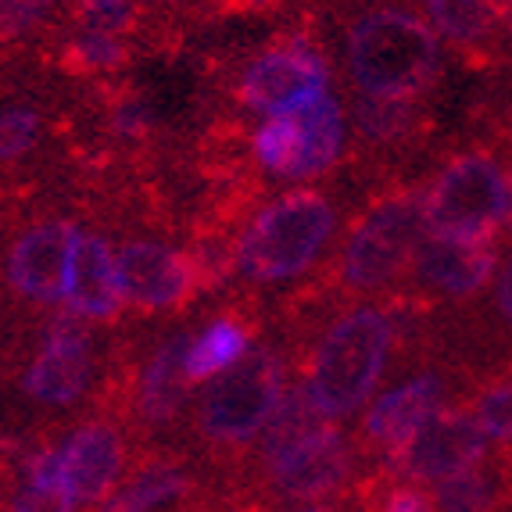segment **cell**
I'll use <instances>...</instances> for the list:
<instances>
[{
	"label": "cell",
	"instance_id": "1f68e13d",
	"mask_svg": "<svg viewBox=\"0 0 512 512\" xmlns=\"http://www.w3.org/2000/svg\"><path fill=\"white\" fill-rule=\"evenodd\" d=\"M51 15V0H0V43L36 33Z\"/></svg>",
	"mask_w": 512,
	"mask_h": 512
},
{
	"label": "cell",
	"instance_id": "d4e9b609",
	"mask_svg": "<svg viewBox=\"0 0 512 512\" xmlns=\"http://www.w3.org/2000/svg\"><path fill=\"white\" fill-rule=\"evenodd\" d=\"M61 69L72 76H94V72H115L129 61V47L119 36L108 33H79L58 51Z\"/></svg>",
	"mask_w": 512,
	"mask_h": 512
},
{
	"label": "cell",
	"instance_id": "e575fe53",
	"mask_svg": "<svg viewBox=\"0 0 512 512\" xmlns=\"http://www.w3.org/2000/svg\"><path fill=\"white\" fill-rule=\"evenodd\" d=\"M509 65H512V26H509Z\"/></svg>",
	"mask_w": 512,
	"mask_h": 512
},
{
	"label": "cell",
	"instance_id": "484cf974",
	"mask_svg": "<svg viewBox=\"0 0 512 512\" xmlns=\"http://www.w3.org/2000/svg\"><path fill=\"white\" fill-rule=\"evenodd\" d=\"M495 491H498V480L487 470H480V466H473V470L441 480V487H437V509L441 512H484L487 505L495 502Z\"/></svg>",
	"mask_w": 512,
	"mask_h": 512
},
{
	"label": "cell",
	"instance_id": "836d02e7",
	"mask_svg": "<svg viewBox=\"0 0 512 512\" xmlns=\"http://www.w3.org/2000/svg\"><path fill=\"white\" fill-rule=\"evenodd\" d=\"M380 512H434V505H430V498L423 495V491H416V487H394Z\"/></svg>",
	"mask_w": 512,
	"mask_h": 512
},
{
	"label": "cell",
	"instance_id": "603a6c76",
	"mask_svg": "<svg viewBox=\"0 0 512 512\" xmlns=\"http://www.w3.org/2000/svg\"><path fill=\"white\" fill-rule=\"evenodd\" d=\"M298 119L294 115H269L262 126L251 133V158L265 176H280V180H294L298 169Z\"/></svg>",
	"mask_w": 512,
	"mask_h": 512
},
{
	"label": "cell",
	"instance_id": "ba28073f",
	"mask_svg": "<svg viewBox=\"0 0 512 512\" xmlns=\"http://www.w3.org/2000/svg\"><path fill=\"white\" fill-rule=\"evenodd\" d=\"M498 240H459L427 233L409 269V294L427 305H470L498 273Z\"/></svg>",
	"mask_w": 512,
	"mask_h": 512
},
{
	"label": "cell",
	"instance_id": "4dcf8cb0",
	"mask_svg": "<svg viewBox=\"0 0 512 512\" xmlns=\"http://www.w3.org/2000/svg\"><path fill=\"white\" fill-rule=\"evenodd\" d=\"M466 312H480V323L491 326L495 333L509 337L512 341V251L505 258V265L491 280V291H487L484 301H470Z\"/></svg>",
	"mask_w": 512,
	"mask_h": 512
},
{
	"label": "cell",
	"instance_id": "4316f807",
	"mask_svg": "<svg viewBox=\"0 0 512 512\" xmlns=\"http://www.w3.org/2000/svg\"><path fill=\"white\" fill-rule=\"evenodd\" d=\"M104 111H108V129L119 140H126V144H144V140H151L154 129H158L154 108L144 97L129 94V90H119L115 97H108Z\"/></svg>",
	"mask_w": 512,
	"mask_h": 512
},
{
	"label": "cell",
	"instance_id": "f546056e",
	"mask_svg": "<svg viewBox=\"0 0 512 512\" xmlns=\"http://www.w3.org/2000/svg\"><path fill=\"white\" fill-rule=\"evenodd\" d=\"M137 18V0H76V26H83V33L119 36L137 26Z\"/></svg>",
	"mask_w": 512,
	"mask_h": 512
},
{
	"label": "cell",
	"instance_id": "7402d4cb",
	"mask_svg": "<svg viewBox=\"0 0 512 512\" xmlns=\"http://www.w3.org/2000/svg\"><path fill=\"white\" fill-rule=\"evenodd\" d=\"M323 427H330V419L319 412V405L312 402V394H308V384L301 380L291 391H283L280 405H276V412L269 416V423H265V434H262L265 462L283 452H291L294 444L319 434Z\"/></svg>",
	"mask_w": 512,
	"mask_h": 512
},
{
	"label": "cell",
	"instance_id": "7c38bea8",
	"mask_svg": "<svg viewBox=\"0 0 512 512\" xmlns=\"http://www.w3.org/2000/svg\"><path fill=\"white\" fill-rule=\"evenodd\" d=\"M76 222L65 215L33 222L29 230L18 233L8 251V283L18 298L36 305H58L65 298V273L76 248Z\"/></svg>",
	"mask_w": 512,
	"mask_h": 512
},
{
	"label": "cell",
	"instance_id": "d6986e66",
	"mask_svg": "<svg viewBox=\"0 0 512 512\" xmlns=\"http://www.w3.org/2000/svg\"><path fill=\"white\" fill-rule=\"evenodd\" d=\"M187 333H169L158 348L147 355L140 366L137 380V412L144 423L162 427L187 402V373H183V348H187Z\"/></svg>",
	"mask_w": 512,
	"mask_h": 512
},
{
	"label": "cell",
	"instance_id": "83f0119b",
	"mask_svg": "<svg viewBox=\"0 0 512 512\" xmlns=\"http://www.w3.org/2000/svg\"><path fill=\"white\" fill-rule=\"evenodd\" d=\"M477 423L484 427L487 441L512 444V369L495 376L477 398Z\"/></svg>",
	"mask_w": 512,
	"mask_h": 512
},
{
	"label": "cell",
	"instance_id": "4fadbf2b",
	"mask_svg": "<svg viewBox=\"0 0 512 512\" xmlns=\"http://www.w3.org/2000/svg\"><path fill=\"white\" fill-rule=\"evenodd\" d=\"M276 491L287 498H319L344 484L351 470V444L341 430L323 427L319 434L294 444L291 452L265 462Z\"/></svg>",
	"mask_w": 512,
	"mask_h": 512
},
{
	"label": "cell",
	"instance_id": "44dd1931",
	"mask_svg": "<svg viewBox=\"0 0 512 512\" xmlns=\"http://www.w3.org/2000/svg\"><path fill=\"white\" fill-rule=\"evenodd\" d=\"M301 133L298 147V169L294 180H316L326 176L333 165L341 162L344 144H348V126H344V108L333 94L319 97L316 104L294 111Z\"/></svg>",
	"mask_w": 512,
	"mask_h": 512
},
{
	"label": "cell",
	"instance_id": "ac0fdd59",
	"mask_svg": "<svg viewBox=\"0 0 512 512\" xmlns=\"http://www.w3.org/2000/svg\"><path fill=\"white\" fill-rule=\"evenodd\" d=\"M444 402V380L437 373H419L405 384L391 387L373 402L366 412V437L373 444H384L387 452L405 444L430 416L441 412Z\"/></svg>",
	"mask_w": 512,
	"mask_h": 512
},
{
	"label": "cell",
	"instance_id": "cb8c5ba5",
	"mask_svg": "<svg viewBox=\"0 0 512 512\" xmlns=\"http://www.w3.org/2000/svg\"><path fill=\"white\" fill-rule=\"evenodd\" d=\"M183 487H187V477H183L176 466L154 462V466L140 470L122 491H115V495L104 502L101 512H154L158 505L180 498Z\"/></svg>",
	"mask_w": 512,
	"mask_h": 512
},
{
	"label": "cell",
	"instance_id": "277c9868",
	"mask_svg": "<svg viewBox=\"0 0 512 512\" xmlns=\"http://www.w3.org/2000/svg\"><path fill=\"white\" fill-rule=\"evenodd\" d=\"M394 344L391 308L376 301H351L316 341L308 362V394L326 419H344L373 398Z\"/></svg>",
	"mask_w": 512,
	"mask_h": 512
},
{
	"label": "cell",
	"instance_id": "f1b7e54d",
	"mask_svg": "<svg viewBox=\"0 0 512 512\" xmlns=\"http://www.w3.org/2000/svg\"><path fill=\"white\" fill-rule=\"evenodd\" d=\"M43 119L33 104H11L0 108V162H15L29 154L40 140Z\"/></svg>",
	"mask_w": 512,
	"mask_h": 512
},
{
	"label": "cell",
	"instance_id": "5bb4252c",
	"mask_svg": "<svg viewBox=\"0 0 512 512\" xmlns=\"http://www.w3.org/2000/svg\"><path fill=\"white\" fill-rule=\"evenodd\" d=\"M351 126L359 151L373 154V162H402L412 147L423 144L430 129L427 111L419 101H402V97H351Z\"/></svg>",
	"mask_w": 512,
	"mask_h": 512
},
{
	"label": "cell",
	"instance_id": "d590c367",
	"mask_svg": "<svg viewBox=\"0 0 512 512\" xmlns=\"http://www.w3.org/2000/svg\"><path fill=\"white\" fill-rule=\"evenodd\" d=\"M298 512H330V509H298Z\"/></svg>",
	"mask_w": 512,
	"mask_h": 512
},
{
	"label": "cell",
	"instance_id": "8992f818",
	"mask_svg": "<svg viewBox=\"0 0 512 512\" xmlns=\"http://www.w3.org/2000/svg\"><path fill=\"white\" fill-rule=\"evenodd\" d=\"M283 398V359L276 348L248 351L233 369L215 376L197 405V430L212 444H248L265 430Z\"/></svg>",
	"mask_w": 512,
	"mask_h": 512
},
{
	"label": "cell",
	"instance_id": "7a4b0ae2",
	"mask_svg": "<svg viewBox=\"0 0 512 512\" xmlns=\"http://www.w3.org/2000/svg\"><path fill=\"white\" fill-rule=\"evenodd\" d=\"M427 194L416 183H394L376 194L366 212L351 222L330 273L319 283V298L351 301L362 294H384L405 280L416 248L427 237Z\"/></svg>",
	"mask_w": 512,
	"mask_h": 512
},
{
	"label": "cell",
	"instance_id": "30bf717a",
	"mask_svg": "<svg viewBox=\"0 0 512 512\" xmlns=\"http://www.w3.org/2000/svg\"><path fill=\"white\" fill-rule=\"evenodd\" d=\"M90 376H94V344L86 319L65 308L43 330L40 351L22 376V391L40 405H72L86 394Z\"/></svg>",
	"mask_w": 512,
	"mask_h": 512
},
{
	"label": "cell",
	"instance_id": "5b68a950",
	"mask_svg": "<svg viewBox=\"0 0 512 512\" xmlns=\"http://www.w3.org/2000/svg\"><path fill=\"white\" fill-rule=\"evenodd\" d=\"M423 194H427L430 233L459 240H498L509 215V158L495 147H459L444 158Z\"/></svg>",
	"mask_w": 512,
	"mask_h": 512
},
{
	"label": "cell",
	"instance_id": "8d00e7d4",
	"mask_svg": "<svg viewBox=\"0 0 512 512\" xmlns=\"http://www.w3.org/2000/svg\"><path fill=\"white\" fill-rule=\"evenodd\" d=\"M162 4H183V0H162Z\"/></svg>",
	"mask_w": 512,
	"mask_h": 512
},
{
	"label": "cell",
	"instance_id": "52a82bcc",
	"mask_svg": "<svg viewBox=\"0 0 512 512\" xmlns=\"http://www.w3.org/2000/svg\"><path fill=\"white\" fill-rule=\"evenodd\" d=\"M240 108L255 115H294L330 94V65L308 33H287L255 54L233 86Z\"/></svg>",
	"mask_w": 512,
	"mask_h": 512
},
{
	"label": "cell",
	"instance_id": "3957f363",
	"mask_svg": "<svg viewBox=\"0 0 512 512\" xmlns=\"http://www.w3.org/2000/svg\"><path fill=\"white\" fill-rule=\"evenodd\" d=\"M341 230L333 194L319 187L287 190L262 205L233 237V276L244 287H276L316 269Z\"/></svg>",
	"mask_w": 512,
	"mask_h": 512
},
{
	"label": "cell",
	"instance_id": "6da1fadb",
	"mask_svg": "<svg viewBox=\"0 0 512 512\" xmlns=\"http://www.w3.org/2000/svg\"><path fill=\"white\" fill-rule=\"evenodd\" d=\"M344 69L355 94L419 101L441 83V36L405 0H348Z\"/></svg>",
	"mask_w": 512,
	"mask_h": 512
},
{
	"label": "cell",
	"instance_id": "2e32d148",
	"mask_svg": "<svg viewBox=\"0 0 512 512\" xmlns=\"http://www.w3.org/2000/svg\"><path fill=\"white\" fill-rule=\"evenodd\" d=\"M65 308L79 319H94V323H108L122 312L126 298H122V280L119 265L111 255L108 240L97 233H79L76 248L69 258V273H65Z\"/></svg>",
	"mask_w": 512,
	"mask_h": 512
},
{
	"label": "cell",
	"instance_id": "e0dca14e",
	"mask_svg": "<svg viewBox=\"0 0 512 512\" xmlns=\"http://www.w3.org/2000/svg\"><path fill=\"white\" fill-rule=\"evenodd\" d=\"M61 484L72 502H101L122 466V437L111 423H86L58 448Z\"/></svg>",
	"mask_w": 512,
	"mask_h": 512
},
{
	"label": "cell",
	"instance_id": "9a60e30c",
	"mask_svg": "<svg viewBox=\"0 0 512 512\" xmlns=\"http://www.w3.org/2000/svg\"><path fill=\"white\" fill-rule=\"evenodd\" d=\"M437 36L466 58L487 65L502 51L512 26V0H419Z\"/></svg>",
	"mask_w": 512,
	"mask_h": 512
},
{
	"label": "cell",
	"instance_id": "d6a6232c",
	"mask_svg": "<svg viewBox=\"0 0 512 512\" xmlns=\"http://www.w3.org/2000/svg\"><path fill=\"white\" fill-rule=\"evenodd\" d=\"M72 495L65 484H26L15 495L11 512H72Z\"/></svg>",
	"mask_w": 512,
	"mask_h": 512
},
{
	"label": "cell",
	"instance_id": "ffe728a7",
	"mask_svg": "<svg viewBox=\"0 0 512 512\" xmlns=\"http://www.w3.org/2000/svg\"><path fill=\"white\" fill-rule=\"evenodd\" d=\"M251 351V323L240 312H222L205 323L183 348V373L190 384L215 380Z\"/></svg>",
	"mask_w": 512,
	"mask_h": 512
},
{
	"label": "cell",
	"instance_id": "8fae6325",
	"mask_svg": "<svg viewBox=\"0 0 512 512\" xmlns=\"http://www.w3.org/2000/svg\"><path fill=\"white\" fill-rule=\"evenodd\" d=\"M115 265L122 298L137 312H180L197 294L190 255L162 240H126L115 255Z\"/></svg>",
	"mask_w": 512,
	"mask_h": 512
},
{
	"label": "cell",
	"instance_id": "9c48e42d",
	"mask_svg": "<svg viewBox=\"0 0 512 512\" xmlns=\"http://www.w3.org/2000/svg\"><path fill=\"white\" fill-rule=\"evenodd\" d=\"M487 452V434L473 412L441 409L430 416L405 444L391 448L387 470L405 480H448L480 466Z\"/></svg>",
	"mask_w": 512,
	"mask_h": 512
}]
</instances>
